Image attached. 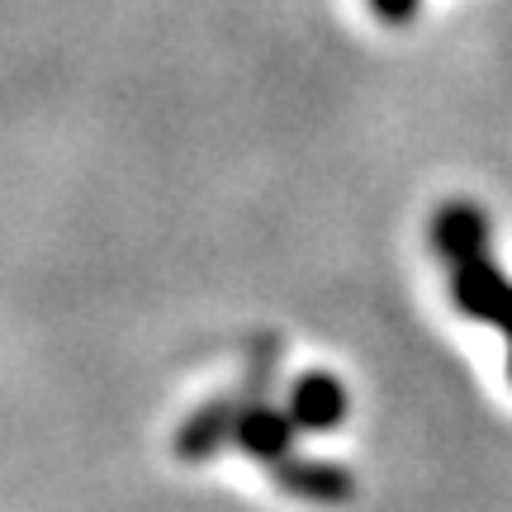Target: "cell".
Returning a JSON list of instances; mask_svg holds the SVG:
<instances>
[{
  "label": "cell",
  "instance_id": "obj_1",
  "mask_svg": "<svg viewBox=\"0 0 512 512\" xmlns=\"http://www.w3.org/2000/svg\"><path fill=\"white\" fill-rule=\"evenodd\" d=\"M271 361L275 347L256 356V370L242 394H223V399L195 408L176 432V456L200 465L214 460L228 446H242L256 465H266L280 484V494L304 498V503H347L356 479L342 465L328 460H304L294 456V418L290 408H275L271 403Z\"/></svg>",
  "mask_w": 512,
  "mask_h": 512
},
{
  "label": "cell",
  "instance_id": "obj_2",
  "mask_svg": "<svg viewBox=\"0 0 512 512\" xmlns=\"http://www.w3.org/2000/svg\"><path fill=\"white\" fill-rule=\"evenodd\" d=\"M432 242L446 266L451 299L465 318L489 323L508 337V375H512V280L498 271L489 252V223L475 204H446L432 223Z\"/></svg>",
  "mask_w": 512,
  "mask_h": 512
},
{
  "label": "cell",
  "instance_id": "obj_3",
  "mask_svg": "<svg viewBox=\"0 0 512 512\" xmlns=\"http://www.w3.org/2000/svg\"><path fill=\"white\" fill-rule=\"evenodd\" d=\"M290 418L299 432H332L347 422V389L342 380H332L328 370H313V375H299L290 389Z\"/></svg>",
  "mask_w": 512,
  "mask_h": 512
}]
</instances>
